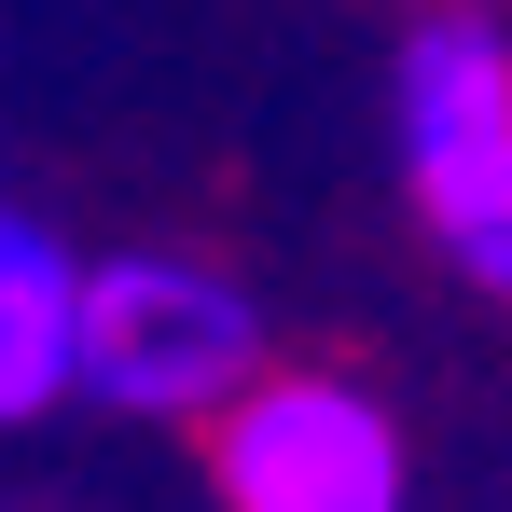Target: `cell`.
Wrapping results in <instances>:
<instances>
[{
    "label": "cell",
    "mask_w": 512,
    "mask_h": 512,
    "mask_svg": "<svg viewBox=\"0 0 512 512\" xmlns=\"http://www.w3.org/2000/svg\"><path fill=\"white\" fill-rule=\"evenodd\" d=\"M208 485L222 512H402L416 457L402 416L346 374H236L208 402Z\"/></svg>",
    "instance_id": "3"
},
{
    "label": "cell",
    "mask_w": 512,
    "mask_h": 512,
    "mask_svg": "<svg viewBox=\"0 0 512 512\" xmlns=\"http://www.w3.org/2000/svg\"><path fill=\"white\" fill-rule=\"evenodd\" d=\"M236 374H263V319L236 277L180 250H111L70 277V388L111 416H208Z\"/></svg>",
    "instance_id": "2"
},
{
    "label": "cell",
    "mask_w": 512,
    "mask_h": 512,
    "mask_svg": "<svg viewBox=\"0 0 512 512\" xmlns=\"http://www.w3.org/2000/svg\"><path fill=\"white\" fill-rule=\"evenodd\" d=\"M70 277L84 263L56 250L42 222L0 208V429H28V416L70 402Z\"/></svg>",
    "instance_id": "4"
},
{
    "label": "cell",
    "mask_w": 512,
    "mask_h": 512,
    "mask_svg": "<svg viewBox=\"0 0 512 512\" xmlns=\"http://www.w3.org/2000/svg\"><path fill=\"white\" fill-rule=\"evenodd\" d=\"M402 180L416 222L443 236V263L471 291L512 305V28L485 14H429L402 28Z\"/></svg>",
    "instance_id": "1"
}]
</instances>
